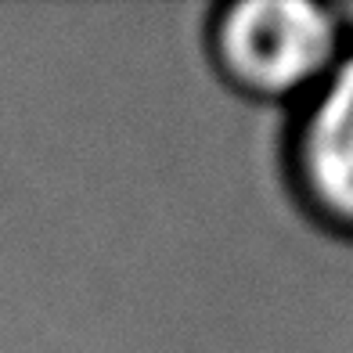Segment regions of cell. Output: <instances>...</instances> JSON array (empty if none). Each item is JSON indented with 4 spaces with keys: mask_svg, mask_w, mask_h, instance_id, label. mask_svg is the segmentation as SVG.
Returning a JSON list of instances; mask_svg holds the SVG:
<instances>
[{
    "mask_svg": "<svg viewBox=\"0 0 353 353\" xmlns=\"http://www.w3.org/2000/svg\"><path fill=\"white\" fill-rule=\"evenodd\" d=\"M343 47L339 14L314 0H238L213 22L216 65L256 98H307Z\"/></svg>",
    "mask_w": 353,
    "mask_h": 353,
    "instance_id": "obj_1",
    "label": "cell"
},
{
    "mask_svg": "<svg viewBox=\"0 0 353 353\" xmlns=\"http://www.w3.org/2000/svg\"><path fill=\"white\" fill-rule=\"evenodd\" d=\"M288 173L310 216L353 238V43L303 98L288 130Z\"/></svg>",
    "mask_w": 353,
    "mask_h": 353,
    "instance_id": "obj_2",
    "label": "cell"
}]
</instances>
